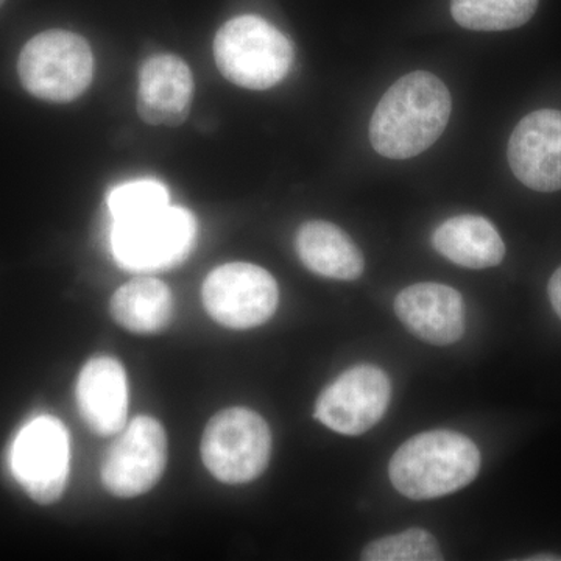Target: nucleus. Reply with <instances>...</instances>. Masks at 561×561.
Returning <instances> with one entry per match:
<instances>
[{"label": "nucleus", "mask_w": 561, "mask_h": 561, "mask_svg": "<svg viewBox=\"0 0 561 561\" xmlns=\"http://www.w3.org/2000/svg\"><path fill=\"white\" fill-rule=\"evenodd\" d=\"M508 164L516 179L534 191L561 190V111L527 114L508 140Z\"/></svg>", "instance_id": "nucleus-11"}, {"label": "nucleus", "mask_w": 561, "mask_h": 561, "mask_svg": "<svg viewBox=\"0 0 561 561\" xmlns=\"http://www.w3.org/2000/svg\"><path fill=\"white\" fill-rule=\"evenodd\" d=\"M171 205L168 187L157 180H136L114 187L108 194L113 221L128 220Z\"/></svg>", "instance_id": "nucleus-20"}, {"label": "nucleus", "mask_w": 561, "mask_h": 561, "mask_svg": "<svg viewBox=\"0 0 561 561\" xmlns=\"http://www.w3.org/2000/svg\"><path fill=\"white\" fill-rule=\"evenodd\" d=\"M549 298H551L553 311L561 319V267L557 268L553 273L551 280H549Z\"/></svg>", "instance_id": "nucleus-21"}, {"label": "nucleus", "mask_w": 561, "mask_h": 561, "mask_svg": "<svg viewBox=\"0 0 561 561\" xmlns=\"http://www.w3.org/2000/svg\"><path fill=\"white\" fill-rule=\"evenodd\" d=\"M76 397L81 419L95 435L110 437L124 430L128 389L119 360L110 356L88 360L81 368Z\"/></svg>", "instance_id": "nucleus-14"}, {"label": "nucleus", "mask_w": 561, "mask_h": 561, "mask_svg": "<svg viewBox=\"0 0 561 561\" xmlns=\"http://www.w3.org/2000/svg\"><path fill=\"white\" fill-rule=\"evenodd\" d=\"M365 561H440L443 553L434 535L423 529H409L371 541L362 551Z\"/></svg>", "instance_id": "nucleus-19"}, {"label": "nucleus", "mask_w": 561, "mask_h": 561, "mask_svg": "<svg viewBox=\"0 0 561 561\" xmlns=\"http://www.w3.org/2000/svg\"><path fill=\"white\" fill-rule=\"evenodd\" d=\"M538 0H451L457 24L474 32H504L527 24Z\"/></svg>", "instance_id": "nucleus-18"}, {"label": "nucleus", "mask_w": 561, "mask_h": 561, "mask_svg": "<svg viewBox=\"0 0 561 561\" xmlns=\"http://www.w3.org/2000/svg\"><path fill=\"white\" fill-rule=\"evenodd\" d=\"M481 470V453L467 435L430 431L400 446L389 465L390 481L402 496L430 501L470 485Z\"/></svg>", "instance_id": "nucleus-2"}, {"label": "nucleus", "mask_w": 561, "mask_h": 561, "mask_svg": "<svg viewBox=\"0 0 561 561\" xmlns=\"http://www.w3.org/2000/svg\"><path fill=\"white\" fill-rule=\"evenodd\" d=\"M3 3H5V0H0V7H2Z\"/></svg>", "instance_id": "nucleus-23"}, {"label": "nucleus", "mask_w": 561, "mask_h": 561, "mask_svg": "<svg viewBox=\"0 0 561 561\" xmlns=\"http://www.w3.org/2000/svg\"><path fill=\"white\" fill-rule=\"evenodd\" d=\"M70 446L65 424L54 416L31 421L11 448V471L25 493L41 505L62 496L69 478Z\"/></svg>", "instance_id": "nucleus-8"}, {"label": "nucleus", "mask_w": 561, "mask_h": 561, "mask_svg": "<svg viewBox=\"0 0 561 561\" xmlns=\"http://www.w3.org/2000/svg\"><path fill=\"white\" fill-rule=\"evenodd\" d=\"M168 465V435L160 421L140 415L110 446L102 461L103 486L113 496H140L157 485Z\"/></svg>", "instance_id": "nucleus-9"}, {"label": "nucleus", "mask_w": 561, "mask_h": 561, "mask_svg": "<svg viewBox=\"0 0 561 561\" xmlns=\"http://www.w3.org/2000/svg\"><path fill=\"white\" fill-rule=\"evenodd\" d=\"M202 298L206 311L221 327L251 330L272 319L279 290L276 279L260 265L230 262L206 276Z\"/></svg>", "instance_id": "nucleus-7"}, {"label": "nucleus", "mask_w": 561, "mask_h": 561, "mask_svg": "<svg viewBox=\"0 0 561 561\" xmlns=\"http://www.w3.org/2000/svg\"><path fill=\"white\" fill-rule=\"evenodd\" d=\"M197 232L191 210L168 205L133 219L113 221L111 250L125 271H169L187 260Z\"/></svg>", "instance_id": "nucleus-4"}, {"label": "nucleus", "mask_w": 561, "mask_h": 561, "mask_svg": "<svg viewBox=\"0 0 561 561\" xmlns=\"http://www.w3.org/2000/svg\"><path fill=\"white\" fill-rule=\"evenodd\" d=\"M295 51L290 39L264 18H232L214 38V60L221 76L245 90L265 91L290 72Z\"/></svg>", "instance_id": "nucleus-3"}, {"label": "nucleus", "mask_w": 561, "mask_h": 561, "mask_svg": "<svg viewBox=\"0 0 561 561\" xmlns=\"http://www.w3.org/2000/svg\"><path fill=\"white\" fill-rule=\"evenodd\" d=\"M22 87L33 98L51 103L77 101L94 77V55L88 41L68 31L33 36L18 60Z\"/></svg>", "instance_id": "nucleus-5"}, {"label": "nucleus", "mask_w": 561, "mask_h": 561, "mask_svg": "<svg viewBox=\"0 0 561 561\" xmlns=\"http://www.w3.org/2000/svg\"><path fill=\"white\" fill-rule=\"evenodd\" d=\"M194 76L176 55H153L139 70L136 110L153 127H179L191 113Z\"/></svg>", "instance_id": "nucleus-12"}, {"label": "nucleus", "mask_w": 561, "mask_h": 561, "mask_svg": "<svg viewBox=\"0 0 561 561\" xmlns=\"http://www.w3.org/2000/svg\"><path fill=\"white\" fill-rule=\"evenodd\" d=\"M432 245L446 260L465 268L496 267L505 256L504 241L494 225L485 217H451L435 228Z\"/></svg>", "instance_id": "nucleus-16"}, {"label": "nucleus", "mask_w": 561, "mask_h": 561, "mask_svg": "<svg viewBox=\"0 0 561 561\" xmlns=\"http://www.w3.org/2000/svg\"><path fill=\"white\" fill-rule=\"evenodd\" d=\"M448 88L434 73L416 70L394 81L370 121V142L389 160H409L431 149L451 117Z\"/></svg>", "instance_id": "nucleus-1"}, {"label": "nucleus", "mask_w": 561, "mask_h": 561, "mask_svg": "<svg viewBox=\"0 0 561 561\" xmlns=\"http://www.w3.org/2000/svg\"><path fill=\"white\" fill-rule=\"evenodd\" d=\"M110 311L125 330L136 334H157L171 324L172 291L160 279L136 278L114 291Z\"/></svg>", "instance_id": "nucleus-17"}, {"label": "nucleus", "mask_w": 561, "mask_h": 561, "mask_svg": "<svg viewBox=\"0 0 561 561\" xmlns=\"http://www.w3.org/2000/svg\"><path fill=\"white\" fill-rule=\"evenodd\" d=\"M401 323L421 341L432 345H453L463 337L465 301L453 287L419 283L405 287L394 300Z\"/></svg>", "instance_id": "nucleus-13"}, {"label": "nucleus", "mask_w": 561, "mask_h": 561, "mask_svg": "<svg viewBox=\"0 0 561 561\" xmlns=\"http://www.w3.org/2000/svg\"><path fill=\"white\" fill-rule=\"evenodd\" d=\"M295 250L305 267L323 278L354 280L364 273L359 247L331 221L302 224L295 238Z\"/></svg>", "instance_id": "nucleus-15"}, {"label": "nucleus", "mask_w": 561, "mask_h": 561, "mask_svg": "<svg viewBox=\"0 0 561 561\" xmlns=\"http://www.w3.org/2000/svg\"><path fill=\"white\" fill-rule=\"evenodd\" d=\"M389 376L375 365H356L321 391L313 416L342 435H362L375 427L389 409Z\"/></svg>", "instance_id": "nucleus-10"}, {"label": "nucleus", "mask_w": 561, "mask_h": 561, "mask_svg": "<svg viewBox=\"0 0 561 561\" xmlns=\"http://www.w3.org/2000/svg\"><path fill=\"white\" fill-rule=\"evenodd\" d=\"M529 560H537V561H540V560H561V557H553V556H549V557H531V559Z\"/></svg>", "instance_id": "nucleus-22"}, {"label": "nucleus", "mask_w": 561, "mask_h": 561, "mask_svg": "<svg viewBox=\"0 0 561 561\" xmlns=\"http://www.w3.org/2000/svg\"><path fill=\"white\" fill-rule=\"evenodd\" d=\"M201 449L203 463L217 481L253 482L271 461V427L250 409H225L206 424Z\"/></svg>", "instance_id": "nucleus-6"}]
</instances>
